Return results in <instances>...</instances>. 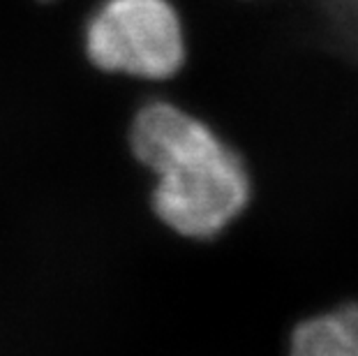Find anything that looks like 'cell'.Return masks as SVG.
Listing matches in <instances>:
<instances>
[{
	"label": "cell",
	"instance_id": "6da1fadb",
	"mask_svg": "<svg viewBox=\"0 0 358 356\" xmlns=\"http://www.w3.org/2000/svg\"><path fill=\"white\" fill-rule=\"evenodd\" d=\"M129 153L155 176L153 206L171 229L206 238L224 229L250 199L243 155L208 120L153 95L132 116Z\"/></svg>",
	"mask_w": 358,
	"mask_h": 356
},
{
	"label": "cell",
	"instance_id": "7a4b0ae2",
	"mask_svg": "<svg viewBox=\"0 0 358 356\" xmlns=\"http://www.w3.org/2000/svg\"><path fill=\"white\" fill-rule=\"evenodd\" d=\"M83 49L100 72L162 83L185 65V26L171 0H100L83 26Z\"/></svg>",
	"mask_w": 358,
	"mask_h": 356
},
{
	"label": "cell",
	"instance_id": "3957f363",
	"mask_svg": "<svg viewBox=\"0 0 358 356\" xmlns=\"http://www.w3.org/2000/svg\"><path fill=\"white\" fill-rule=\"evenodd\" d=\"M292 356H358V306L301 324L292 340Z\"/></svg>",
	"mask_w": 358,
	"mask_h": 356
},
{
	"label": "cell",
	"instance_id": "277c9868",
	"mask_svg": "<svg viewBox=\"0 0 358 356\" xmlns=\"http://www.w3.org/2000/svg\"><path fill=\"white\" fill-rule=\"evenodd\" d=\"M42 3H49V0H42Z\"/></svg>",
	"mask_w": 358,
	"mask_h": 356
}]
</instances>
